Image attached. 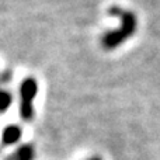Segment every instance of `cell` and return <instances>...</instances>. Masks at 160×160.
<instances>
[{
	"mask_svg": "<svg viewBox=\"0 0 160 160\" xmlns=\"http://www.w3.org/2000/svg\"><path fill=\"white\" fill-rule=\"evenodd\" d=\"M110 13L114 14V16L121 17L122 24H121L119 30L108 32L102 37L101 44L105 49H112V48H117L118 45H121L122 42H124V39L129 38V37L135 32V28H136V20L132 13H124V11H121L117 7L111 8Z\"/></svg>",
	"mask_w": 160,
	"mask_h": 160,
	"instance_id": "obj_1",
	"label": "cell"
},
{
	"mask_svg": "<svg viewBox=\"0 0 160 160\" xmlns=\"http://www.w3.org/2000/svg\"><path fill=\"white\" fill-rule=\"evenodd\" d=\"M38 86L34 79H25L20 87V96H21V105H20V114L24 121H30L32 118V100L37 94Z\"/></svg>",
	"mask_w": 160,
	"mask_h": 160,
	"instance_id": "obj_2",
	"label": "cell"
},
{
	"mask_svg": "<svg viewBox=\"0 0 160 160\" xmlns=\"http://www.w3.org/2000/svg\"><path fill=\"white\" fill-rule=\"evenodd\" d=\"M20 138H21V129L17 125H10V127L4 128V131H3L2 142L4 145H13Z\"/></svg>",
	"mask_w": 160,
	"mask_h": 160,
	"instance_id": "obj_3",
	"label": "cell"
},
{
	"mask_svg": "<svg viewBox=\"0 0 160 160\" xmlns=\"http://www.w3.org/2000/svg\"><path fill=\"white\" fill-rule=\"evenodd\" d=\"M34 159V149L31 145H24L21 146L8 160H32Z\"/></svg>",
	"mask_w": 160,
	"mask_h": 160,
	"instance_id": "obj_4",
	"label": "cell"
},
{
	"mask_svg": "<svg viewBox=\"0 0 160 160\" xmlns=\"http://www.w3.org/2000/svg\"><path fill=\"white\" fill-rule=\"evenodd\" d=\"M11 104V96L4 90H0V112H4Z\"/></svg>",
	"mask_w": 160,
	"mask_h": 160,
	"instance_id": "obj_5",
	"label": "cell"
},
{
	"mask_svg": "<svg viewBox=\"0 0 160 160\" xmlns=\"http://www.w3.org/2000/svg\"><path fill=\"white\" fill-rule=\"evenodd\" d=\"M90 160H100V159H97V158H93V159H90Z\"/></svg>",
	"mask_w": 160,
	"mask_h": 160,
	"instance_id": "obj_6",
	"label": "cell"
}]
</instances>
